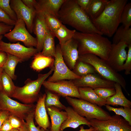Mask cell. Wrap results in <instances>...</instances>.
<instances>
[{"label": "cell", "mask_w": 131, "mask_h": 131, "mask_svg": "<svg viewBox=\"0 0 131 131\" xmlns=\"http://www.w3.org/2000/svg\"><path fill=\"white\" fill-rule=\"evenodd\" d=\"M58 18L63 24L70 25L79 32L103 35L94 26L87 13L78 5L76 0H65L59 11Z\"/></svg>", "instance_id": "cell-1"}, {"label": "cell", "mask_w": 131, "mask_h": 131, "mask_svg": "<svg viewBox=\"0 0 131 131\" xmlns=\"http://www.w3.org/2000/svg\"><path fill=\"white\" fill-rule=\"evenodd\" d=\"M128 1L127 0H108L101 14L91 20L103 35L109 37L113 35L121 23V14Z\"/></svg>", "instance_id": "cell-2"}, {"label": "cell", "mask_w": 131, "mask_h": 131, "mask_svg": "<svg viewBox=\"0 0 131 131\" xmlns=\"http://www.w3.org/2000/svg\"><path fill=\"white\" fill-rule=\"evenodd\" d=\"M73 38L77 41L79 55L94 54L106 61L112 43L107 38L96 33H84L76 31Z\"/></svg>", "instance_id": "cell-3"}, {"label": "cell", "mask_w": 131, "mask_h": 131, "mask_svg": "<svg viewBox=\"0 0 131 131\" xmlns=\"http://www.w3.org/2000/svg\"><path fill=\"white\" fill-rule=\"evenodd\" d=\"M53 70L54 67L46 73L39 74L35 80L27 79L25 82V85L23 86H16L12 97L25 104H33L37 101L41 85L46 79L52 74Z\"/></svg>", "instance_id": "cell-4"}, {"label": "cell", "mask_w": 131, "mask_h": 131, "mask_svg": "<svg viewBox=\"0 0 131 131\" xmlns=\"http://www.w3.org/2000/svg\"><path fill=\"white\" fill-rule=\"evenodd\" d=\"M78 59L92 66L97 73L103 78L119 84L129 95L126 89V83L124 78L112 69L106 61L90 53L79 55Z\"/></svg>", "instance_id": "cell-5"}, {"label": "cell", "mask_w": 131, "mask_h": 131, "mask_svg": "<svg viewBox=\"0 0 131 131\" xmlns=\"http://www.w3.org/2000/svg\"><path fill=\"white\" fill-rule=\"evenodd\" d=\"M65 99L75 111L89 121L93 119L106 120L111 117L107 112L96 105L80 98L67 97Z\"/></svg>", "instance_id": "cell-6"}, {"label": "cell", "mask_w": 131, "mask_h": 131, "mask_svg": "<svg viewBox=\"0 0 131 131\" xmlns=\"http://www.w3.org/2000/svg\"><path fill=\"white\" fill-rule=\"evenodd\" d=\"M0 108L1 110L8 111L11 115L24 120L29 114L35 110V106L20 103L0 91Z\"/></svg>", "instance_id": "cell-7"}, {"label": "cell", "mask_w": 131, "mask_h": 131, "mask_svg": "<svg viewBox=\"0 0 131 131\" xmlns=\"http://www.w3.org/2000/svg\"><path fill=\"white\" fill-rule=\"evenodd\" d=\"M56 52L54 65V73L48 78V81L55 82L61 80H72L81 77L75 74L67 66L62 55L60 45L59 44L56 47Z\"/></svg>", "instance_id": "cell-8"}, {"label": "cell", "mask_w": 131, "mask_h": 131, "mask_svg": "<svg viewBox=\"0 0 131 131\" xmlns=\"http://www.w3.org/2000/svg\"><path fill=\"white\" fill-rule=\"evenodd\" d=\"M93 131H131V125L120 115H115L106 120L93 119L89 121Z\"/></svg>", "instance_id": "cell-9"}, {"label": "cell", "mask_w": 131, "mask_h": 131, "mask_svg": "<svg viewBox=\"0 0 131 131\" xmlns=\"http://www.w3.org/2000/svg\"><path fill=\"white\" fill-rule=\"evenodd\" d=\"M13 29L4 35L9 41L23 42L28 47H35L37 45L36 38L33 36L27 30L25 22L21 19H17Z\"/></svg>", "instance_id": "cell-10"}, {"label": "cell", "mask_w": 131, "mask_h": 131, "mask_svg": "<svg viewBox=\"0 0 131 131\" xmlns=\"http://www.w3.org/2000/svg\"><path fill=\"white\" fill-rule=\"evenodd\" d=\"M42 85L47 90L60 96L80 98L78 87L74 84L71 80H61L55 82L45 80Z\"/></svg>", "instance_id": "cell-11"}, {"label": "cell", "mask_w": 131, "mask_h": 131, "mask_svg": "<svg viewBox=\"0 0 131 131\" xmlns=\"http://www.w3.org/2000/svg\"><path fill=\"white\" fill-rule=\"evenodd\" d=\"M128 46L126 42L123 41L117 44H112L107 59L106 61L112 69L117 72L123 70V66L127 55L126 48Z\"/></svg>", "instance_id": "cell-12"}, {"label": "cell", "mask_w": 131, "mask_h": 131, "mask_svg": "<svg viewBox=\"0 0 131 131\" xmlns=\"http://www.w3.org/2000/svg\"><path fill=\"white\" fill-rule=\"evenodd\" d=\"M10 5L16 16L17 19H21L25 22L30 33L33 32V24L36 12L35 9L27 7L22 0H11Z\"/></svg>", "instance_id": "cell-13"}, {"label": "cell", "mask_w": 131, "mask_h": 131, "mask_svg": "<svg viewBox=\"0 0 131 131\" xmlns=\"http://www.w3.org/2000/svg\"><path fill=\"white\" fill-rule=\"evenodd\" d=\"M0 50L15 56L23 61L28 59L38 53L36 48L28 47L16 43L5 42L2 40L0 41Z\"/></svg>", "instance_id": "cell-14"}, {"label": "cell", "mask_w": 131, "mask_h": 131, "mask_svg": "<svg viewBox=\"0 0 131 131\" xmlns=\"http://www.w3.org/2000/svg\"><path fill=\"white\" fill-rule=\"evenodd\" d=\"M78 87H89L94 89L99 87L114 88L115 82L104 79L96 74H90L71 80Z\"/></svg>", "instance_id": "cell-15"}, {"label": "cell", "mask_w": 131, "mask_h": 131, "mask_svg": "<svg viewBox=\"0 0 131 131\" xmlns=\"http://www.w3.org/2000/svg\"><path fill=\"white\" fill-rule=\"evenodd\" d=\"M60 47L66 64L71 70L73 69L79 57L77 41L73 38Z\"/></svg>", "instance_id": "cell-16"}, {"label": "cell", "mask_w": 131, "mask_h": 131, "mask_svg": "<svg viewBox=\"0 0 131 131\" xmlns=\"http://www.w3.org/2000/svg\"><path fill=\"white\" fill-rule=\"evenodd\" d=\"M49 31L45 22L43 14L36 13L33 22V32L36 36L37 45L36 48L38 52L42 51L44 41Z\"/></svg>", "instance_id": "cell-17"}, {"label": "cell", "mask_w": 131, "mask_h": 131, "mask_svg": "<svg viewBox=\"0 0 131 131\" xmlns=\"http://www.w3.org/2000/svg\"><path fill=\"white\" fill-rule=\"evenodd\" d=\"M65 110L67 114V118L62 124L60 131H63L68 127L75 129L82 125L91 127L89 121L79 115L72 107H66Z\"/></svg>", "instance_id": "cell-18"}, {"label": "cell", "mask_w": 131, "mask_h": 131, "mask_svg": "<svg viewBox=\"0 0 131 131\" xmlns=\"http://www.w3.org/2000/svg\"><path fill=\"white\" fill-rule=\"evenodd\" d=\"M65 0H36L35 8L36 13L48 14L58 18V13Z\"/></svg>", "instance_id": "cell-19"}, {"label": "cell", "mask_w": 131, "mask_h": 131, "mask_svg": "<svg viewBox=\"0 0 131 131\" xmlns=\"http://www.w3.org/2000/svg\"><path fill=\"white\" fill-rule=\"evenodd\" d=\"M46 97V93L39 95L35 106L34 113V118L37 123L46 131L50 125L45 104Z\"/></svg>", "instance_id": "cell-20"}, {"label": "cell", "mask_w": 131, "mask_h": 131, "mask_svg": "<svg viewBox=\"0 0 131 131\" xmlns=\"http://www.w3.org/2000/svg\"><path fill=\"white\" fill-rule=\"evenodd\" d=\"M46 109L51 121V126L49 131H60L62 124L67 119L66 112L54 106Z\"/></svg>", "instance_id": "cell-21"}, {"label": "cell", "mask_w": 131, "mask_h": 131, "mask_svg": "<svg viewBox=\"0 0 131 131\" xmlns=\"http://www.w3.org/2000/svg\"><path fill=\"white\" fill-rule=\"evenodd\" d=\"M122 88L119 84L115 83L114 88L115 93L106 99V105L113 106H120L131 108V102L125 96L122 92Z\"/></svg>", "instance_id": "cell-22"}, {"label": "cell", "mask_w": 131, "mask_h": 131, "mask_svg": "<svg viewBox=\"0 0 131 131\" xmlns=\"http://www.w3.org/2000/svg\"><path fill=\"white\" fill-rule=\"evenodd\" d=\"M78 91L80 99L101 107L106 105V100L100 98L95 93L93 89L91 88L78 87Z\"/></svg>", "instance_id": "cell-23"}, {"label": "cell", "mask_w": 131, "mask_h": 131, "mask_svg": "<svg viewBox=\"0 0 131 131\" xmlns=\"http://www.w3.org/2000/svg\"><path fill=\"white\" fill-rule=\"evenodd\" d=\"M54 62L53 57L45 56L38 52L34 56L30 66L33 70L40 71L47 67H53Z\"/></svg>", "instance_id": "cell-24"}, {"label": "cell", "mask_w": 131, "mask_h": 131, "mask_svg": "<svg viewBox=\"0 0 131 131\" xmlns=\"http://www.w3.org/2000/svg\"><path fill=\"white\" fill-rule=\"evenodd\" d=\"M108 0H91L86 13L91 20L97 18L101 14Z\"/></svg>", "instance_id": "cell-25"}, {"label": "cell", "mask_w": 131, "mask_h": 131, "mask_svg": "<svg viewBox=\"0 0 131 131\" xmlns=\"http://www.w3.org/2000/svg\"><path fill=\"white\" fill-rule=\"evenodd\" d=\"M54 33L49 31L47 33L43 42V47L41 52L43 55L54 57L56 52Z\"/></svg>", "instance_id": "cell-26"}, {"label": "cell", "mask_w": 131, "mask_h": 131, "mask_svg": "<svg viewBox=\"0 0 131 131\" xmlns=\"http://www.w3.org/2000/svg\"><path fill=\"white\" fill-rule=\"evenodd\" d=\"M113 43L117 44L121 41L125 42L128 45L131 44V28L122 25L118 28L113 35Z\"/></svg>", "instance_id": "cell-27"}, {"label": "cell", "mask_w": 131, "mask_h": 131, "mask_svg": "<svg viewBox=\"0 0 131 131\" xmlns=\"http://www.w3.org/2000/svg\"><path fill=\"white\" fill-rule=\"evenodd\" d=\"M7 58L6 63L3 67V70L12 80L16 78L15 74L16 66L19 62L22 61L19 58L11 54L7 53Z\"/></svg>", "instance_id": "cell-28"}, {"label": "cell", "mask_w": 131, "mask_h": 131, "mask_svg": "<svg viewBox=\"0 0 131 131\" xmlns=\"http://www.w3.org/2000/svg\"><path fill=\"white\" fill-rule=\"evenodd\" d=\"M76 31L75 30H71L68 29L63 24L53 33L55 37L58 39L59 44L61 45L72 38Z\"/></svg>", "instance_id": "cell-29"}, {"label": "cell", "mask_w": 131, "mask_h": 131, "mask_svg": "<svg viewBox=\"0 0 131 131\" xmlns=\"http://www.w3.org/2000/svg\"><path fill=\"white\" fill-rule=\"evenodd\" d=\"M73 70V71L75 74L81 77L89 74L97 73L92 66L78 59Z\"/></svg>", "instance_id": "cell-30"}, {"label": "cell", "mask_w": 131, "mask_h": 131, "mask_svg": "<svg viewBox=\"0 0 131 131\" xmlns=\"http://www.w3.org/2000/svg\"><path fill=\"white\" fill-rule=\"evenodd\" d=\"M45 104L46 108L52 106L55 107L60 110H65L66 107L60 102V96L52 92L47 90Z\"/></svg>", "instance_id": "cell-31"}, {"label": "cell", "mask_w": 131, "mask_h": 131, "mask_svg": "<svg viewBox=\"0 0 131 131\" xmlns=\"http://www.w3.org/2000/svg\"><path fill=\"white\" fill-rule=\"evenodd\" d=\"M1 80L3 88L2 91L9 97H12L16 86L12 79L3 70Z\"/></svg>", "instance_id": "cell-32"}, {"label": "cell", "mask_w": 131, "mask_h": 131, "mask_svg": "<svg viewBox=\"0 0 131 131\" xmlns=\"http://www.w3.org/2000/svg\"><path fill=\"white\" fill-rule=\"evenodd\" d=\"M105 106L107 110L110 111H113L116 115L122 116L131 125V108L122 106L115 108L107 105H106Z\"/></svg>", "instance_id": "cell-33"}, {"label": "cell", "mask_w": 131, "mask_h": 131, "mask_svg": "<svg viewBox=\"0 0 131 131\" xmlns=\"http://www.w3.org/2000/svg\"><path fill=\"white\" fill-rule=\"evenodd\" d=\"M46 24L50 31L53 33L63 24L57 17L48 14H43Z\"/></svg>", "instance_id": "cell-34"}, {"label": "cell", "mask_w": 131, "mask_h": 131, "mask_svg": "<svg viewBox=\"0 0 131 131\" xmlns=\"http://www.w3.org/2000/svg\"><path fill=\"white\" fill-rule=\"evenodd\" d=\"M121 23L126 28L131 25V3H127L124 6L121 16Z\"/></svg>", "instance_id": "cell-35"}, {"label": "cell", "mask_w": 131, "mask_h": 131, "mask_svg": "<svg viewBox=\"0 0 131 131\" xmlns=\"http://www.w3.org/2000/svg\"><path fill=\"white\" fill-rule=\"evenodd\" d=\"M93 90L99 97L105 100L108 98L113 96L115 93L114 88L99 87L93 89Z\"/></svg>", "instance_id": "cell-36"}, {"label": "cell", "mask_w": 131, "mask_h": 131, "mask_svg": "<svg viewBox=\"0 0 131 131\" xmlns=\"http://www.w3.org/2000/svg\"><path fill=\"white\" fill-rule=\"evenodd\" d=\"M10 0H0V8L6 13L12 20L16 21L17 18L16 15L11 8Z\"/></svg>", "instance_id": "cell-37"}, {"label": "cell", "mask_w": 131, "mask_h": 131, "mask_svg": "<svg viewBox=\"0 0 131 131\" xmlns=\"http://www.w3.org/2000/svg\"><path fill=\"white\" fill-rule=\"evenodd\" d=\"M35 111L29 114L25 119L30 131H46L43 128L40 129L39 126L36 127L34 123Z\"/></svg>", "instance_id": "cell-38"}, {"label": "cell", "mask_w": 131, "mask_h": 131, "mask_svg": "<svg viewBox=\"0 0 131 131\" xmlns=\"http://www.w3.org/2000/svg\"><path fill=\"white\" fill-rule=\"evenodd\" d=\"M128 50L126 59L124 64L123 68L125 71V74L128 75L131 74V44L128 45Z\"/></svg>", "instance_id": "cell-39"}, {"label": "cell", "mask_w": 131, "mask_h": 131, "mask_svg": "<svg viewBox=\"0 0 131 131\" xmlns=\"http://www.w3.org/2000/svg\"><path fill=\"white\" fill-rule=\"evenodd\" d=\"M9 121L13 128L18 129L22 125L24 120L20 119L10 114L8 118Z\"/></svg>", "instance_id": "cell-40"}, {"label": "cell", "mask_w": 131, "mask_h": 131, "mask_svg": "<svg viewBox=\"0 0 131 131\" xmlns=\"http://www.w3.org/2000/svg\"><path fill=\"white\" fill-rule=\"evenodd\" d=\"M0 22L14 26L16 21L12 19L6 13L0 8Z\"/></svg>", "instance_id": "cell-41"}, {"label": "cell", "mask_w": 131, "mask_h": 131, "mask_svg": "<svg viewBox=\"0 0 131 131\" xmlns=\"http://www.w3.org/2000/svg\"><path fill=\"white\" fill-rule=\"evenodd\" d=\"M13 26L0 22V36L4 35L11 31Z\"/></svg>", "instance_id": "cell-42"}, {"label": "cell", "mask_w": 131, "mask_h": 131, "mask_svg": "<svg viewBox=\"0 0 131 131\" xmlns=\"http://www.w3.org/2000/svg\"><path fill=\"white\" fill-rule=\"evenodd\" d=\"M76 1L80 8L86 12L91 0H76Z\"/></svg>", "instance_id": "cell-43"}, {"label": "cell", "mask_w": 131, "mask_h": 131, "mask_svg": "<svg viewBox=\"0 0 131 131\" xmlns=\"http://www.w3.org/2000/svg\"><path fill=\"white\" fill-rule=\"evenodd\" d=\"M13 129L8 118L2 123L0 128V131H9Z\"/></svg>", "instance_id": "cell-44"}, {"label": "cell", "mask_w": 131, "mask_h": 131, "mask_svg": "<svg viewBox=\"0 0 131 131\" xmlns=\"http://www.w3.org/2000/svg\"><path fill=\"white\" fill-rule=\"evenodd\" d=\"M6 110H1L0 113V128L4 122L8 119L10 115Z\"/></svg>", "instance_id": "cell-45"}, {"label": "cell", "mask_w": 131, "mask_h": 131, "mask_svg": "<svg viewBox=\"0 0 131 131\" xmlns=\"http://www.w3.org/2000/svg\"><path fill=\"white\" fill-rule=\"evenodd\" d=\"M23 3L28 8L35 9V7L36 3L35 0H22Z\"/></svg>", "instance_id": "cell-46"}, {"label": "cell", "mask_w": 131, "mask_h": 131, "mask_svg": "<svg viewBox=\"0 0 131 131\" xmlns=\"http://www.w3.org/2000/svg\"><path fill=\"white\" fill-rule=\"evenodd\" d=\"M7 58V54L4 52L0 51V68L3 67Z\"/></svg>", "instance_id": "cell-47"}, {"label": "cell", "mask_w": 131, "mask_h": 131, "mask_svg": "<svg viewBox=\"0 0 131 131\" xmlns=\"http://www.w3.org/2000/svg\"><path fill=\"white\" fill-rule=\"evenodd\" d=\"M18 129L19 131H30L25 121L22 126Z\"/></svg>", "instance_id": "cell-48"}, {"label": "cell", "mask_w": 131, "mask_h": 131, "mask_svg": "<svg viewBox=\"0 0 131 131\" xmlns=\"http://www.w3.org/2000/svg\"><path fill=\"white\" fill-rule=\"evenodd\" d=\"M80 129L78 131H93L95 130V129L92 127H90V128L88 129H84L83 126H80Z\"/></svg>", "instance_id": "cell-49"}, {"label": "cell", "mask_w": 131, "mask_h": 131, "mask_svg": "<svg viewBox=\"0 0 131 131\" xmlns=\"http://www.w3.org/2000/svg\"><path fill=\"white\" fill-rule=\"evenodd\" d=\"M3 70V67L0 68V91H2L3 89L1 80V76Z\"/></svg>", "instance_id": "cell-50"}, {"label": "cell", "mask_w": 131, "mask_h": 131, "mask_svg": "<svg viewBox=\"0 0 131 131\" xmlns=\"http://www.w3.org/2000/svg\"><path fill=\"white\" fill-rule=\"evenodd\" d=\"M9 131H19L17 129L13 128Z\"/></svg>", "instance_id": "cell-51"}, {"label": "cell", "mask_w": 131, "mask_h": 131, "mask_svg": "<svg viewBox=\"0 0 131 131\" xmlns=\"http://www.w3.org/2000/svg\"><path fill=\"white\" fill-rule=\"evenodd\" d=\"M3 35H2L0 36V41L3 38Z\"/></svg>", "instance_id": "cell-52"}, {"label": "cell", "mask_w": 131, "mask_h": 131, "mask_svg": "<svg viewBox=\"0 0 131 131\" xmlns=\"http://www.w3.org/2000/svg\"><path fill=\"white\" fill-rule=\"evenodd\" d=\"M46 131H50L48 129H47L46 130Z\"/></svg>", "instance_id": "cell-53"}, {"label": "cell", "mask_w": 131, "mask_h": 131, "mask_svg": "<svg viewBox=\"0 0 131 131\" xmlns=\"http://www.w3.org/2000/svg\"><path fill=\"white\" fill-rule=\"evenodd\" d=\"M1 111V109H0V112Z\"/></svg>", "instance_id": "cell-54"}]
</instances>
